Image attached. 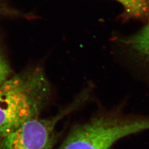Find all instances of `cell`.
<instances>
[{
  "instance_id": "3",
  "label": "cell",
  "mask_w": 149,
  "mask_h": 149,
  "mask_svg": "<svg viewBox=\"0 0 149 149\" xmlns=\"http://www.w3.org/2000/svg\"><path fill=\"white\" fill-rule=\"evenodd\" d=\"M71 109H66L52 117L28 121L0 139V149H52L58 136L56 125Z\"/></svg>"
},
{
  "instance_id": "1",
  "label": "cell",
  "mask_w": 149,
  "mask_h": 149,
  "mask_svg": "<svg viewBox=\"0 0 149 149\" xmlns=\"http://www.w3.org/2000/svg\"><path fill=\"white\" fill-rule=\"evenodd\" d=\"M50 86L43 70H28L0 84V139L39 117L48 104Z\"/></svg>"
},
{
  "instance_id": "4",
  "label": "cell",
  "mask_w": 149,
  "mask_h": 149,
  "mask_svg": "<svg viewBox=\"0 0 149 149\" xmlns=\"http://www.w3.org/2000/svg\"><path fill=\"white\" fill-rule=\"evenodd\" d=\"M131 47L139 55L149 61V19L147 25L129 40Z\"/></svg>"
},
{
  "instance_id": "7",
  "label": "cell",
  "mask_w": 149,
  "mask_h": 149,
  "mask_svg": "<svg viewBox=\"0 0 149 149\" xmlns=\"http://www.w3.org/2000/svg\"><path fill=\"white\" fill-rule=\"evenodd\" d=\"M3 8H4L3 6V4L0 2V12H2Z\"/></svg>"
},
{
  "instance_id": "6",
  "label": "cell",
  "mask_w": 149,
  "mask_h": 149,
  "mask_svg": "<svg viewBox=\"0 0 149 149\" xmlns=\"http://www.w3.org/2000/svg\"><path fill=\"white\" fill-rule=\"evenodd\" d=\"M10 74V69L5 60L0 54V84L7 80Z\"/></svg>"
},
{
  "instance_id": "5",
  "label": "cell",
  "mask_w": 149,
  "mask_h": 149,
  "mask_svg": "<svg viewBox=\"0 0 149 149\" xmlns=\"http://www.w3.org/2000/svg\"><path fill=\"white\" fill-rule=\"evenodd\" d=\"M122 5L127 17L139 18L148 10L149 0H116Z\"/></svg>"
},
{
  "instance_id": "2",
  "label": "cell",
  "mask_w": 149,
  "mask_h": 149,
  "mask_svg": "<svg viewBox=\"0 0 149 149\" xmlns=\"http://www.w3.org/2000/svg\"><path fill=\"white\" fill-rule=\"evenodd\" d=\"M149 130V115L114 108L72 128L58 149H110L121 139Z\"/></svg>"
}]
</instances>
